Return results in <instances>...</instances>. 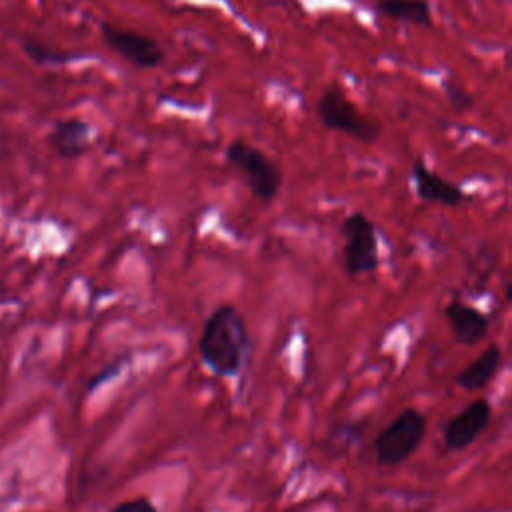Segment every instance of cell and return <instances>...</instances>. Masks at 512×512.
I'll use <instances>...</instances> for the list:
<instances>
[{
    "label": "cell",
    "instance_id": "5b68a950",
    "mask_svg": "<svg viewBox=\"0 0 512 512\" xmlns=\"http://www.w3.org/2000/svg\"><path fill=\"white\" fill-rule=\"evenodd\" d=\"M340 234L344 240L342 260L350 276L372 274L380 266L378 250V230L374 222L360 210L348 214L340 224Z\"/></svg>",
    "mask_w": 512,
    "mask_h": 512
},
{
    "label": "cell",
    "instance_id": "7c38bea8",
    "mask_svg": "<svg viewBox=\"0 0 512 512\" xmlns=\"http://www.w3.org/2000/svg\"><path fill=\"white\" fill-rule=\"evenodd\" d=\"M374 10L380 16L402 24L430 28L434 24L432 6L428 0H374Z\"/></svg>",
    "mask_w": 512,
    "mask_h": 512
},
{
    "label": "cell",
    "instance_id": "277c9868",
    "mask_svg": "<svg viewBox=\"0 0 512 512\" xmlns=\"http://www.w3.org/2000/svg\"><path fill=\"white\" fill-rule=\"evenodd\" d=\"M426 434V416L418 408L400 410L392 422L374 438L376 460L382 466H398L406 462L422 444Z\"/></svg>",
    "mask_w": 512,
    "mask_h": 512
},
{
    "label": "cell",
    "instance_id": "9c48e42d",
    "mask_svg": "<svg viewBox=\"0 0 512 512\" xmlns=\"http://www.w3.org/2000/svg\"><path fill=\"white\" fill-rule=\"evenodd\" d=\"M444 316L450 324V330L456 342L462 346H476L488 336L490 320L480 308L472 304H466L462 300H452L446 304Z\"/></svg>",
    "mask_w": 512,
    "mask_h": 512
},
{
    "label": "cell",
    "instance_id": "7a4b0ae2",
    "mask_svg": "<svg viewBox=\"0 0 512 512\" xmlns=\"http://www.w3.org/2000/svg\"><path fill=\"white\" fill-rule=\"evenodd\" d=\"M316 116L324 128L346 134L358 142L372 144L378 140L380 122L362 114V110L348 98L338 80L330 82L316 100Z\"/></svg>",
    "mask_w": 512,
    "mask_h": 512
},
{
    "label": "cell",
    "instance_id": "4fadbf2b",
    "mask_svg": "<svg viewBox=\"0 0 512 512\" xmlns=\"http://www.w3.org/2000/svg\"><path fill=\"white\" fill-rule=\"evenodd\" d=\"M440 88H442L446 102L450 104V108L456 114H466L474 106V96L468 92V88L464 86V82L458 76H454V74L444 76L440 80Z\"/></svg>",
    "mask_w": 512,
    "mask_h": 512
},
{
    "label": "cell",
    "instance_id": "3957f363",
    "mask_svg": "<svg viewBox=\"0 0 512 512\" xmlns=\"http://www.w3.org/2000/svg\"><path fill=\"white\" fill-rule=\"evenodd\" d=\"M226 162L238 170L250 192L262 200L272 202L282 186V172L278 164L258 146L244 138H234L224 150Z\"/></svg>",
    "mask_w": 512,
    "mask_h": 512
},
{
    "label": "cell",
    "instance_id": "5bb4252c",
    "mask_svg": "<svg viewBox=\"0 0 512 512\" xmlns=\"http://www.w3.org/2000/svg\"><path fill=\"white\" fill-rule=\"evenodd\" d=\"M26 50H28V54H30L36 62H40V64H44V62H62V60H68V58H70V54L52 50L50 46L40 44V42H26Z\"/></svg>",
    "mask_w": 512,
    "mask_h": 512
},
{
    "label": "cell",
    "instance_id": "8992f818",
    "mask_svg": "<svg viewBox=\"0 0 512 512\" xmlns=\"http://www.w3.org/2000/svg\"><path fill=\"white\" fill-rule=\"evenodd\" d=\"M100 34L106 46L134 68L154 70L164 62L162 44L144 32L104 22L100 26Z\"/></svg>",
    "mask_w": 512,
    "mask_h": 512
},
{
    "label": "cell",
    "instance_id": "30bf717a",
    "mask_svg": "<svg viewBox=\"0 0 512 512\" xmlns=\"http://www.w3.org/2000/svg\"><path fill=\"white\" fill-rule=\"evenodd\" d=\"M90 124L82 118H66L54 124L50 132V146L56 150L58 156L72 160L90 150L92 142Z\"/></svg>",
    "mask_w": 512,
    "mask_h": 512
},
{
    "label": "cell",
    "instance_id": "52a82bcc",
    "mask_svg": "<svg viewBox=\"0 0 512 512\" xmlns=\"http://www.w3.org/2000/svg\"><path fill=\"white\" fill-rule=\"evenodd\" d=\"M490 418H492L490 402L482 396L472 400L444 424L442 428L444 446L452 452L472 446L476 438L486 430Z\"/></svg>",
    "mask_w": 512,
    "mask_h": 512
},
{
    "label": "cell",
    "instance_id": "ba28073f",
    "mask_svg": "<svg viewBox=\"0 0 512 512\" xmlns=\"http://www.w3.org/2000/svg\"><path fill=\"white\" fill-rule=\"evenodd\" d=\"M412 178H414L416 196L424 202L456 208L470 200V196L456 182L430 170L420 158L412 162Z\"/></svg>",
    "mask_w": 512,
    "mask_h": 512
},
{
    "label": "cell",
    "instance_id": "6da1fadb",
    "mask_svg": "<svg viewBox=\"0 0 512 512\" xmlns=\"http://www.w3.org/2000/svg\"><path fill=\"white\" fill-rule=\"evenodd\" d=\"M250 348L248 326L234 304L216 306L204 322L198 352L204 364L222 378H234Z\"/></svg>",
    "mask_w": 512,
    "mask_h": 512
},
{
    "label": "cell",
    "instance_id": "9a60e30c",
    "mask_svg": "<svg viewBox=\"0 0 512 512\" xmlns=\"http://www.w3.org/2000/svg\"><path fill=\"white\" fill-rule=\"evenodd\" d=\"M110 512H158V508L152 504V500L140 496V498H132V500L120 502Z\"/></svg>",
    "mask_w": 512,
    "mask_h": 512
},
{
    "label": "cell",
    "instance_id": "8fae6325",
    "mask_svg": "<svg viewBox=\"0 0 512 512\" xmlns=\"http://www.w3.org/2000/svg\"><path fill=\"white\" fill-rule=\"evenodd\" d=\"M502 366V350L498 344H488L468 366L456 374V384L468 392L484 390Z\"/></svg>",
    "mask_w": 512,
    "mask_h": 512
}]
</instances>
